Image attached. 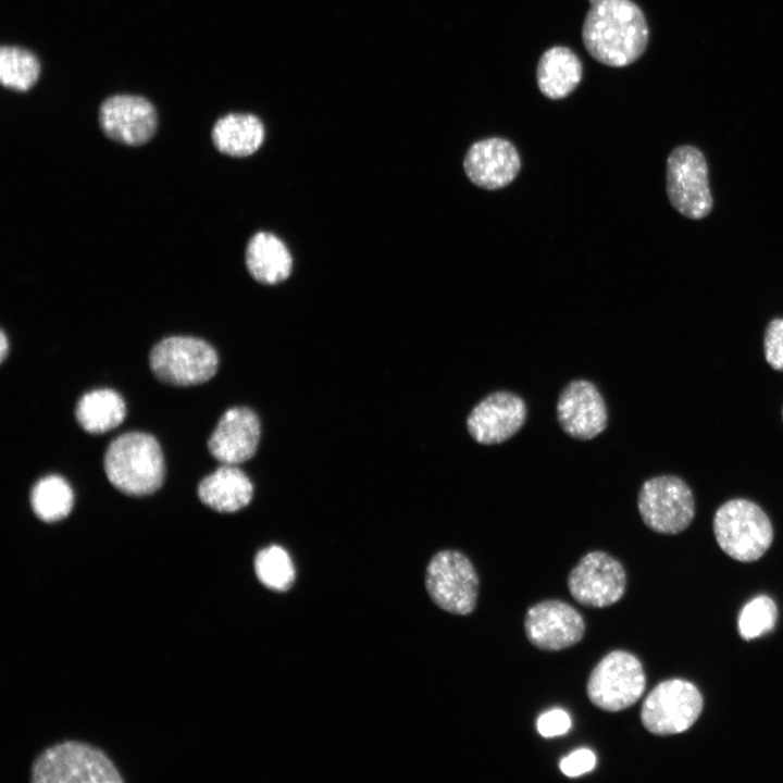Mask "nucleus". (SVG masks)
<instances>
[{
    "label": "nucleus",
    "mask_w": 783,
    "mask_h": 783,
    "mask_svg": "<svg viewBox=\"0 0 783 783\" xmlns=\"http://www.w3.org/2000/svg\"><path fill=\"white\" fill-rule=\"evenodd\" d=\"M40 62L37 55L23 47L3 45L0 49V82L3 87L26 91L38 80Z\"/></svg>",
    "instance_id": "24"
},
{
    "label": "nucleus",
    "mask_w": 783,
    "mask_h": 783,
    "mask_svg": "<svg viewBox=\"0 0 783 783\" xmlns=\"http://www.w3.org/2000/svg\"><path fill=\"white\" fill-rule=\"evenodd\" d=\"M596 765L595 754L587 748H580L561 759L559 767L569 778H576L592 771Z\"/></svg>",
    "instance_id": "28"
},
{
    "label": "nucleus",
    "mask_w": 783,
    "mask_h": 783,
    "mask_svg": "<svg viewBox=\"0 0 783 783\" xmlns=\"http://www.w3.org/2000/svg\"><path fill=\"white\" fill-rule=\"evenodd\" d=\"M568 589L579 604L605 608L618 602L625 593L626 574L613 556L602 550L585 554L568 575Z\"/></svg>",
    "instance_id": "11"
},
{
    "label": "nucleus",
    "mask_w": 783,
    "mask_h": 783,
    "mask_svg": "<svg viewBox=\"0 0 783 783\" xmlns=\"http://www.w3.org/2000/svg\"><path fill=\"white\" fill-rule=\"evenodd\" d=\"M763 351L768 364L783 372V318L771 320L765 332Z\"/></svg>",
    "instance_id": "27"
},
{
    "label": "nucleus",
    "mask_w": 783,
    "mask_h": 783,
    "mask_svg": "<svg viewBox=\"0 0 783 783\" xmlns=\"http://www.w3.org/2000/svg\"><path fill=\"white\" fill-rule=\"evenodd\" d=\"M667 194L683 216L699 220L712 209L708 165L704 153L689 145L679 146L667 159Z\"/></svg>",
    "instance_id": "10"
},
{
    "label": "nucleus",
    "mask_w": 783,
    "mask_h": 783,
    "mask_svg": "<svg viewBox=\"0 0 783 783\" xmlns=\"http://www.w3.org/2000/svg\"><path fill=\"white\" fill-rule=\"evenodd\" d=\"M463 169L475 186L495 190L509 185L521 169L520 154L507 139L492 137L473 142L468 149Z\"/></svg>",
    "instance_id": "16"
},
{
    "label": "nucleus",
    "mask_w": 783,
    "mask_h": 783,
    "mask_svg": "<svg viewBox=\"0 0 783 783\" xmlns=\"http://www.w3.org/2000/svg\"><path fill=\"white\" fill-rule=\"evenodd\" d=\"M778 608L767 595H759L748 601L738 616V633L745 641H751L771 632L776 623Z\"/></svg>",
    "instance_id": "26"
},
{
    "label": "nucleus",
    "mask_w": 783,
    "mask_h": 783,
    "mask_svg": "<svg viewBox=\"0 0 783 783\" xmlns=\"http://www.w3.org/2000/svg\"><path fill=\"white\" fill-rule=\"evenodd\" d=\"M582 40L596 61L622 67L644 53L648 25L644 13L632 0H598L586 13Z\"/></svg>",
    "instance_id": "1"
},
{
    "label": "nucleus",
    "mask_w": 783,
    "mask_h": 783,
    "mask_svg": "<svg viewBox=\"0 0 783 783\" xmlns=\"http://www.w3.org/2000/svg\"><path fill=\"white\" fill-rule=\"evenodd\" d=\"M158 380L173 386H194L211 380L217 371V352L202 338L173 335L157 343L149 355Z\"/></svg>",
    "instance_id": "5"
},
{
    "label": "nucleus",
    "mask_w": 783,
    "mask_h": 783,
    "mask_svg": "<svg viewBox=\"0 0 783 783\" xmlns=\"http://www.w3.org/2000/svg\"><path fill=\"white\" fill-rule=\"evenodd\" d=\"M478 583L473 563L459 550H440L426 567L425 587L428 596L437 607L452 614L473 612Z\"/></svg>",
    "instance_id": "8"
},
{
    "label": "nucleus",
    "mask_w": 783,
    "mask_h": 783,
    "mask_svg": "<svg viewBox=\"0 0 783 783\" xmlns=\"http://www.w3.org/2000/svg\"><path fill=\"white\" fill-rule=\"evenodd\" d=\"M588 1H589L591 4H594V3L597 2L598 0H588Z\"/></svg>",
    "instance_id": "31"
},
{
    "label": "nucleus",
    "mask_w": 783,
    "mask_h": 783,
    "mask_svg": "<svg viewBox=\"0 0 783 783\" xmlns=\"http://www.w3.org/2000/svg\"><path fill=\"white\" fill-rule=\"evenodd\" d=\"M583 66L576 53L564 46L546 50L537 63L536 80L540 92L549 99L566 98L582 80Z\"/></svg>",
    "instance_id": "20"
},
{
    "label": "nucleus",
    "mask_w": 783,
    "mask_h": 783,
    "mask_svg": "<svg viewBox=\"0 0 783 783\" xmlns=\"http://www.w3.org/2000/svg\"><path fill=\"white\" fill-rule=\"evenodd\" d=\"M526 418L527 407L521 396L509 390H495L472 408L465 424L476 443L496 445L515 435Z\"/></svg>",
    "instance_id": "14"
},
{
    "label": "nucleus",
    "mask_w": 783,
    "mask_h": 783,
    "mask_svg": "<svg viewBox=\"0 0 783 783\" xmlns=\"http://www.w3.org/2000/svg\"><path fill=\"white\" fill-rule=\"evenodd\" d=\"M264 136L263 123L250 113H228L217 119L211 130L215 149L236 158L254 153L261 147Z\"/></svg>",
    "instance_id": "21"
},
{
    "label": "nucleus",
    "mask_w": 783,
    "mask_h": 783,
    "mask_svg": "<svg viewBox=\"0 0 783 783\" xmlns=\"http://www.w3.org/2000/svg\"><path fill=\"white\" fill-rule=\"evenodd\" d=\"M782 421H783V408H782Z\"/></svg>",
    "instance_id": "32"
},
{
    "label": "nucleus",
    "mask_w": 783,
    "mask_h": 783,
    "mask_svg": "<svg viewBox=\"0 0 783 783\" xmlns=\"http://www.w3.org/2000/svg\"><path fill=\"white\" fill-rule=\"evenodd\" d=\"M703 707V696L693 683L682 679L666 680L644 699L641 721L654 735L680 734L697 721Z\"/></svg>",
    "instance_id": "9"
},
{
    "label": "nucleus",
    "mask_w": 783,
    "mask_h": 783,
    "mask_svg": "<svg viewBox=\"0 0 783 783\" xmlns=\"http://www.w3.org/2000/svg\"><path fill=\"white\" fill-rule=\"evenodd\" d=\"M104 472L110 483L129 496L158 490L165 476L164 457L158 440L144 432L117 436L107 448Z\"/></svg>",
    "instance_id": "2"
},
{
    "label": "nucleus",
    "mask_w": 783,
    "mask_h": 783,
    "mask_svg": "<svg viewBox=\"0 0 783 783\" xmlns=\"http://www.w3.org/2000/svg\"><path fill=\"white\" fill-rule=\"evenodd\" d=\"M101 132L124 146L147 144L158 128V113L150 100L139 95L116 94L105 98L98 111Z\"/></svg>",
    "instance_id": "12"
},
{
    "label": "nucleus",
    "mask_w": 783,
    "mask_h": 783,
    "mask_svg": "<svg viewBox=\"0 0 783 783\" xmlns=\"http://www.w3.org/2000/svg\"><path fill=\"white\" fill-rule=\"evenodd\" d=\"M120 773L99 749L67 741L44 750L32 767L35 783H116Z\"/></svg>",
    "instance_id": "4"
},
{
    "label": "nucleus",
    "mask_w": 783,
    "mask_h": 783,
    "mask_svg": "<svg viewBox=\"0 0 783 783\" xmlns=\"http://www.w3.org/2000/svg\"><path fill=\"white\" fill-rule=\"evenodd\" d=\"M645 687L646 675L637 657L625 650H613L592 670L586 694L595 707L618 712L633 706Z\"/></svg>",
    "instance_id": "7"
},
{
    "label": "nucleus",
    "mask_w": 783,
    "mask_h": 783,
    "mask_svg": "<svg viewBox=\"0 0 783 783\" xmlns=\"http://www.w3.org/2000/svg\"><path fill=\"white\" fill-rule=\"evenodd\" d=\"M637 509L651 531L675 535L686 530L695 517V498L687 483L676 475L646 480L637 495Z\"/></svg>",
    "instance_id": "6"
},
{
    "label": "nucleus",
    "mask_w": 783,
    "mask_h": 783,
    "mask_svg": "<svg viewBox=\"0 0 783 783\" xmlns=\"http://www.w3.org/2000/svg\"><path fill=\"white\" fill-rule=\"evenodd\" d=\"M524 631L529 642L536 648L557 651L572 647L583 638L585 622L571 605L550 599L527 609Z\"/></svg>",
    "instance_id": "15"
},
{
    "label": "nucleus",
    "mask_w": 783,
    "mask_h": 783,
    "mask_svg": "<svg viewBox=\"0 0 783 783\" xmlns=\"http://www.w3.org/2000/svg\"><path fill=\"white\" fill-rule=\"evenodd\" d=\"M126 415L122 396L113 389L100 388L83 395L76 406L75 417L88 433L101 434L119 426Z\"/></svg>",
    "instance_id": "22"
},
{
    "label": "nucleus",
    "mask_w": 783,
    "mask_h": 783,
    "mask_svg": "<svg viewBox=\"0 0 783 783\" xmlns=\"http://www.w3.org/2000/svg\"><path fill=\"white\" fill-rule=\"evenodd\" d=\"M253 564L257 577L269 589L286 592L295 582L294 563L281 546L271 545L259 550Z\"/></svg>",
    "instance_id": "25"
},
{
    "label": "nucleus",
    "mask_w": 783,
    "mask_h": 783,
    "mask_svg": "<svg viewBox=\"0 0 783 783\" xmlns=\"http://www.w3.org/2000/svg\"><path fill=\"white\" fill-rule=\"evenodd\" d=\"M570 728L571 719L562 709L546 711L537 720V731L543 737L563 735Z\"/></svg>",
    "instance_id": "29"
},
{
    "label": "nucleus",
    "mask_w": 783,
    "mask_h": 783,
    "mask_svg": "<svg viewBox=\"0 0 783 783\" xmlns=\"http://www.w3.org/2000/svg\"><path fill=\"white\" fill-rule=\"evenodd\" d=\"M261 424L257 413L247 407H233L225 411L213 430L208 448L223 464L248 461L257 451Z\"/></svg>",
    "instance_id": "17"
},
{
    "label": "nucleus",
    "mask_w": 783,
    "mask_h": 783,
    "mask_svg": "<svg viewBox=\"0 0 783 783\" xmlns=\"http://www.w3.org/2000/svg\"><path fill=\"white\" fill-rule=\"evenodd\" d=\"M245 263L249 274L264 285H275L291 273L293 259L288 248L275 235L256 233L245 250Z\"/></svg>",
    "instance_id": "19"
},
{
    "label": "nucleus",
    "mask_w": 783,
    "mask_h": 783,
    "mask_svg": "<svg viewBox=\"0 0 783 783\" xmlns=\"http://www.w3.org/2000/svg\"><path fill=\"white\" fill-rule=\"evenodd\" d=\"M30 506L41 521H60L70 514L74 506L72 487L60 475H47L33 486Z\"/></svg>",
    "instance_id": "23"
},
{
    "label": "nucleus",
    "mask_w": 783,
    "mask_h": 783,
    "mask_svg": "<svg viewBox=\"0 0 783 783\" xmlns=\"http://www.w3.org/2000/svg\"><path fill=\"white\" fill-rule=\"evenodd\" d=\"M199 499L211 509L231 513L246 507L252 499L253 485L236 464H223L198 485Z\"/></svg>",
    "instance_id": "18"
},
{
    "label": "nucleus",
    "mask_w": 783,
    "mask_h": 783,
    "mask_svg": "<svg viewBox=\"0 0 783 783\" xmlns=\"http://www.w3.org/2000/svg\"><path fill=\"white\" fill-rule=\"evenodd\" d=\"M712 527L721 550L739 562L757 561L773 542V526L768 514L746 498L723 502L716 510Z\"/></svg>",
    "instance_id": "3"
},
{
    "label": "nucleus",
    "mask_w": 783,
    "mask_h": 783,
    "mask_svg": "<svg viewBox=\"0 0 783 783\" xmlns=\"http://www.w3.org/2000/svg\"><path fill=\"white\" fill-rule=\"evenodd\" d=\"M556 414L562 431L577 440H589L608 425L605 398L597 386L585 378L572 380L561 389Z\"/></svg>",
    "instance_id": "13"
},
{
    "label": "nucleus",
    "mask_w": 783,
    "mask_h": 783,
    "mask_svg": "<svg viewBox=\"0 0 783 783\" xmlns=\"http://www.w3.org/2000/svg\"><path fill=\"white\" fill-rule=\"evenodd\" d=\"M9 353V340L3 330L0 337V361L3 362Z\"/></svg>",
    "instance_id": "30"
}]
</instances>
